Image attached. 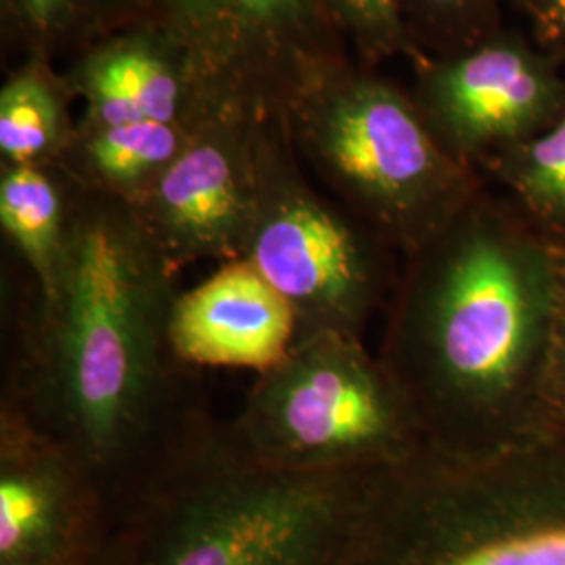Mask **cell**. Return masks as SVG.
Instances as JSON below:
<instances>
[{
    "label": "cell",
    "instance_id": "cell-1",
    "mask_svg": "<svg viewBox=\"0 0 565 565\" xmlns=\"http://www.w3.org/2000/svg\"><path fill=\"white\" fill-rule=\"evenodd\" d=\"M32 287L2 401L81 457L116 525L221 424L172 345L177 275L130 203L74 182L55 281Z\"/></svg>",
    "mask_w": 565,
    "mask_h": 565
},
{
    "label": "cell",
    "instance_id": "cell-2",
    "mask_svg": "<svg viewBox=\"0 0 565 565\" xmlns=\"http://www.w3.org/2000/svg\"><path fill=\"white\" fill-rule=\"evenodd\" d=\"M559 239L482 189L404 256L377 352L427 446L478 452L548 425Z\"/></svg>",
    "mask_w": 565,
    "mask_h": 565
},
{
    "label": "cell",
    "instance_id": "cell-3",
    "mask_svg": "<svg viewBox=\"0 0 565 565\" xmlns=\"http://www.w3.org/2000/svg\"><path fill=\"white\" fill-rule=\"evenodd\" d=\"M335 565H565V431L373 471Z\"/></svg>",
    "mask_w": 565,
    "mask_h": 565
},
{
    "label": "cell",
    "instance_id": "cell-4",
    "mask_svg": "<svg viewBox=\"0 0 565 565\" xmlns=\"http://www.w3.org/2000/svg\"><path fill=\"white\" fill-rule=\"evenodd\" d=\"M373 473V471H371ZM371 473L260 463L224 422L114 525L116 565H335Z\"/></svg>",
    "mask_w": 565,
    "mask_h": 565
},
{
    "label": "cell",
    "instance_id": "cell-5",
    "mask_svg": "<svg viewBox=\"0 0 565 565\" xmlns=\"http://www.w3.org/2000/svg\"><path fill=\"white\" fill-rule=\"evenodd\" d=\"M303 168L401 256L443 233L482 189L411 93L352 63L312 88L287 118Z\"/></svg>",
    "mask_w": 565,
    "mask_h": 565
},
{
    "label": "cell",
    "instance_id": "cell-6",
    "mask_svg": "<svg viewBox=\"0 0 565 565\" xmlns=\"http://www.w3.org/2000/svg\"><path fill=\"white\" fill-rule=\"evenodd\" d=\"M233 445L289 471L371 473L427 446L424 427L363 338L323 331L258 373L233 422Z\"/></svg>",
    "mask_w": 565,
    "mask_h": 565
},
{
    "label": "cell",
    "instance_id": "cell-7",
    "mask_svg": "<svg viewBox=\"0 0 565 565\" xmlns=\"http://www.w3.org/2000/svg\"><path fill=\"white\" fill-rule=\"evenodd\" d=\"M392 249L310 181L285 120L258 124L256 203L243 260L296 317V342L335 331L363 338L392 296Z\"/></svg>",
    "mask_w": 565,
    "mask_h": 565
},
{
    "label": "cell",
    "instance_id": "cell-8",
    "mask_svg": "<svg viewBox=\"0 0 565 565\" xmlns=\"http://www.w3.org/2000/svg\"><path fill=\"white\" fill-rule=\"evenodd\" d=\"M137 23L179 42L207 102L252 120H285L352 65L323 0H137Z\"/></svg>",
    "mask_w": 565,
    "mask_h": 565
},
{
    "label": "cell",
    "instance_id": "cell-9",
    "mask_svg": "<svg viewBox=\"0 0 565 565\" xmlns=\"http://www.w3.org/2000/svg\"><path fill=\"white\" fill-rule=\"evenodd\" d=\"M413 72L411 95L427 126L478 172L564 114L562 53L507 28Z\"/></svg>",
    "mask_w": 565,
    "mask_h": 565
},
{
    "label": "cell",
    "instance_id": "cell-10",
    "mask_svg": "<svg viewBox=\"0 0 565 565\" xmlns=\"http://www.w3.org/2000/svg\"><path fill=\"white\" fill-rule=\"evenodd\" d=\"M258 124L216 111L132 205L174 275L203 260L243 258L256 203Z\"/></svg>",
    "mask_w": 565,
    "mask_h": 565
},
{
    "label": "cell",
    "instance_id": "cell-11",
    "mask_svg": "<svg viewBox=\"0 0 565 565\" xmlns=\"http://www.w3.org/2000/svg\"><path fill=\"white\" fill-rule=\"evenodd\" d=\"M114 532L81 457L15 404L0 403V565H51Z\"/></svg>",
    "mask_w": 565,
    "mask_h": 565
},
{
    "label": "cell",
    "instance_id": "cell-12",
    "mask_svg": "<svg viewBox=\"0 0 565 565\" xmlns=\"http://www.w3.org/2000/svg\"><path fill=\"white\" fill-rule=\"evenodd\" d=\"M63 72L84 105L82 124L170 121L200 128L218 111L181 44L149 23L90 44Z\"/></svg>",
    "mask_w": 565,
    "mask_h": 565
},
{
    "label": "cell",
    "instance_id": "cell-13",
    "mask_svg": "<svg viewBox=\"0 0 565 565\" xmlns=\"http://www.w3.org/2000/svg\"><path fill=\"white\" fill-rule=\"evenodd\" d=\"M296 317L281 294L243 258L179 291L170 335L182 363L264 373L296 343Z\"/></svg>",
    "mask_w": 565,
    "mask_h": 565
},
{
    "label": "cell",
    "instance_id": "cell-14",
    "mask_svg": "<svg viewBox=\"0 0 565 565\" xmlns=\"http://www.w3.org/2000/svg\"><path fill=\"white\" fill-rule=\"evenodd\" d=\"M200 128L170 121L105 126L78 121L60 168L82 189L135 205L160 181Z\"/></svg>",
    "mask_w": 565,
    "mask_h": 565
},
{
    "label": "cell",
    "instance_id": "cell-15",
    "mask_svg": "<svg viewBox=\"0 0 565 565\" xmlns=\"http://www.w3.org/2000/svg\"><path fill=\"white\" fill-rule=\"evenodd\" d=\"M76 95L46 57H21L0 86V166H60L74 139Z\"/></svg>",
    "mask_w": 565,
    "mask_h": 565
},
{
    "label": "cell",
    "instance_id": "cell-16",
    "mask_svg": "<svg viewBox=\"0 0 565 565\" xmlns=\"http://www.w3.org/2000/svg\"><path fill=\"white\" fill-rule=\"evenodd\" d=\"M74 182L60 166H0V228L23 268L46 291L70 231Z\"/></svg>",
    "mask_w": 565,
    "mask_h": 565
},
{
    "label": "cell",
    "instance_id": "cell-17",
    "mask_svg": "<svg viewBox=\"0 0 565 565\" xmlns=\"http://www.w3.org/2000/svg\"><path fill=\"white\" fill-rule=\"evenodd\" d=\"M137 18V0H0L2 51L70 61Z\"/></svg>",
    "mask_w": 565,
    "mask_h": 565
},
{
    "label": "cell",
    "instance_id": "cell-18",
    "mask_svg": "<svg viewBox=\"0 0 565 565\" xmlns=\"http://www.w3.org/2000/svg\"><path fill=\"white\" fill-rule=\"evenodd\" d=\"M484 172L530 223L565 242V109L543 132L486 163Z\"/></svg>",
    "mask_w": 565,
    "mask_h": 565
},
{
    "label": "cell",
    "instance_id": "cell-19",
    "mask_svg": "<svg viewBox=\"0 0 565 565\" xmlns=\"http://www.w3.org/2000/svg\"><path fill=\"white\" fill-rule=\"evenodd\" d=\"M505 2L513 0H396L408 39L427 60L501 30Z\"/></svg>",
    "mask_w": 565,
    "mask_h": 565
},
{
    "label": "cell",
    "instance_id": "cell-20",
    "mask_svg": "<svg viewBox=\"0 0 565 565\" xmlns=\"http://www.w3.org/2000/svg\"><path fill=\"white\" fill-rule=\"evenodd\" d=\"M323 4L359 65L377 70L384 61L406 60L417 70L427 61L408 39L396 0H323Z\"/></svg>",
    "mask_w": 565,
    "mask_h": 565
},
{
    "label": "cell",
    "instance_id": "cell-21",
    "mask_svg": "<svg viewBox=\"0 0 565 565\" xmlns=\"http://www.w3.org/2000/svg\"><path fill=\"white\" fill-rule=\"evenodd\" d=\"M546 413L548 425L565 431V242H559V296L546 385Z\"/></svg>",
    "mask_w": 565,
    "mask_h": 565
},
{
    "label": "cell",
    "instance_id": "cell-22",
    "mask_svg": "<svg viewBox=\"0 0 565 565\" xmlns=\"http://www.w3.org/2000/svg\"><path fill=\"white\" fill-rule=\"evenodd\" d=\"M532 23L534 41L562 53L565 49V0H513Z\"/></svg>",
    "mask_w": 565,
    "mask_h": 565
},
{
    "label": "cell",
    "instance_id": "cell-23",
    "mask_svg": "<svg viewBox=\"0 0 565 565\" xmlns=\"http://www.w3.org/2000/svg\"><path fill=\"white\" fill-rule=\"evenodd\" d=\"M114 534V532H111ZM111 534L105 536L99 543L86 546L78 553L61 559L57 564L51 565H116L114 562V546H111Z\"/></svg>",
    "mask_w": 565,
    "mask_h": 565
}]
</instances>
